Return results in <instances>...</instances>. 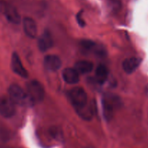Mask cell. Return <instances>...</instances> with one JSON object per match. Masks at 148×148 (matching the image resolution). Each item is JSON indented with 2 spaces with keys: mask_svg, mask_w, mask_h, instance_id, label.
<instances>
[{
  "mask_svg": "<svg viewBox=\"0 0 148 148\" xmlns=\"http://www.w3.org/2000/svg\"><path fill=\"white\" fill-rule=\"evenodd\" d=\"M120 105V100L119 97L115 95L108 94L102 98V108L104 118L109 121L113 119L116 110Z\"/></svg>",
  "mask_w": 148,
  "mask_h": 148,
  "instance_id": "1",
  "label": "cell"
},
{
  "mask_svg": "<svg viewBox=\"0 0 148 148\" xmlns=\"http://www.w3.org/2000/svg\"><path fill=\"white\" fill-rule=\"evenodd\" d=\"M8 97L15 105L20 106H27L32 103L26 92L18 84H12L8 89Z\"/></svg>",
  "mask_w": 148,
  "mask_h": 148,
  "instance_id": "2",
  "label": "cell"
},
{
  "mask_svg": "<svg viewBox=\"0 0 148 148\" xmlns=\"http://www.w3.org/2000/svg\"><path fill=\"white\" fill-rule=\"evenodd\" d=\"M26 92L31 102H40L45 96V90L43 85L36 80H33L26 84Z\"/></svg>",
  "mask_w": 148,
  "mask_h": 148,
  "instance_id": "3",
  "label": "cell"
},
{
  "mask_svg": "<svg viewBox=\"0 0 148 148\" xmlns=\"http://www.w3.org/2000/svg\"><path fill=\"white\" fill-rule=\"evenodd\" d=\"M68 98L76 110L83 108L88 103V97L86 91L79 86L72 88L68 92Z\"/></svg>",
  "mask_w": 148,
  "mask_h": 148,
  "instance_id": "4",
  "label": "cell"
},
{
  "mask_svg": "<svg viewBox=\"0 0 148 148\" xmlns=\"http://www.w3.org/2000/svg\"><path fill=\"white\" fill-rule=\"evenodd\" d=\"M15 104L9 97L2 96L0 97V115L4 118L12 117L15 114Z\"/></svg>",
  "mask_w": 148,
  "mask_h": 148,
  "instance_id": "5",
  "label": "cell"
},
{
  "mask_svg": "<svg viewBox=\"0 0 148 148\" xmlns=\"http://www.w3.org/2000/svg\"><path fill=\"white\" fill-rule=\"evenodd\" d=\"M1 11L10 23L19 24L21 22V18L18 10L11 5L3 3L1 5Z\"/></svg>",
  "mask_w": 148,
  "mask_h": 148,
  "instance_id": "6",
  "label": "cell"
},
{
  "mask_svg": "<svg viewBox=\"0 0 148 148\" xmlns=\"http://www.w3.org/2000/svg\"><path fill=\"white\" fill-rule=\"evenodd\" d=\"M11 68L13 72L23 78H27L28 76V71L23 66L19 55L14 52L11 58Z\"/></svg>",
  "mask_w": 148,
  "mask_h": 148,
  "instance_id": "7",
  "label": "cell"
},
{
  "mask_svg": "<svg viewBox=\"0 0 148 148\" xmlns=\"http://www.w3.org/2000/svg\"><path fill=\"white\" fill-rule=\"evenodd\" d=\"M45 67L50 71H57L62 66V60L55 55H48L44 59Z\"/></svg>",
  "mask_w": 148,
  "mask_h": 148,
  "instance_id": "8",
  "label": "cell"
},
{
  "mask_svg": "<svg viewBox=\"0 0 148 148\" xmlns=\"http://www.w3.org/2000/svg\"><path fill=\"white\" fill-rule=\"evenodd\" d=\"M53 39L50 33L45 31L38 39V47L42 52H46L52 47Z\"/></svg>",
  "mask_w": 148,
  "mask_h": 148,
  "instance_id": "9",
  "label": "cell"
},
{
  "mask_svg": "<svg viewBox=\"0 0 148 148\" xmlns=\"http://www.w3.org/2000/svg\"><path fill=\"white\" fill-rule=\"evenodd\" d=\"M23 29L27 36L34 39L37 35V25L34 19L31 18H25L23 21Z\"/></svg>",
  "mask_w": 148,
  "mask_h": 148,
  "instance_id": "10",
  "label": "cell"
},
{
  "mask_svg": "<svg viewBox=\"0 0 148 148\" xmlns=\"http://www.w3.org/2000/svg\"><path fill=\"white\" fill-rule=\"evenodd\" d=\"M62 78L68 84H76L79 82V73L75 68H67L62 71Z\"/></svg>",
  "mask_w": 148,
  "mask_h": 148,
  "instance_id": "11",
  "label": "cell"
},
{
  "mask_svg": "<svg viewBox=\"0 0 148 148\" xmlns=\"http://www.w3.org/2000/svg\"><path fill=\"white\" fill-rule=\"evenodd\" d=\"M141 64V59L138 58H129L125 60L122 64L123 71L127 74H132L139 68Z\"/></svg>",
  "mask_w": 148,
  "mask_h": 148,
  "instance_id": "12",
  "label": "cell"
},
{
  "mask_svg": "<svg viewBox=\"0 0 148 148\" xmlns=\"http://www.w3.org/2000/svg\"><path fill=\"white\" fill-rule=\"evenodd\" d=\"M94 65L91 61L89 60H79L75 65V69L79 74L89 73L93 70Z\"/></svg>",
  "mask_w": 148,
  "mask_h": 148,
  "instance_id": "13",
  "label": "cell"
},
{
  "mask_svg": "<svg viewBox=\"0 0 148 148\" xmlns=\"http://www.w3.org/2000/svg\"><path fill=\"white\" fill-rule=\"evenodd\" d=\"M78 114L84 120H91L93 118L95 113V108L92 103L88 102L83 108L76 110Z\"/></svg>",
  "mask_w": 148,
  "mask_h": 148,
  "instance_id": "14",
  "label": "cell"
},
{
  "mask_svg": "<svg viewBox=\"0 0 148 148\" xmlns=\"http://www.w3.org/2000/svg\"><path fill=\"white\" fill-rule=\"evenodd\" d=\"M108 74H109V72L105 65H98L95 71V79H96L97 83L100 84L105 83L106 81L108 80Z\"/></svg>",
  "mask_w": 148,
  "mask_h": 148,
  "instance_id": "15",
  "label": "cell"
},
{
  "mask_svg": "<svg viewBox=\"0 0 148 148\" xmlns=\"http://www.w3.org/2000/svg\"><path fill=\"white\" fill-rule=\"evenodd\" d=\"M81 47L82 48L84 52H95V53L99 54L100 52H102V51H101L99 49L97 45L94 42L90 40H83L80 43Z\"/></svg>",
  "mask_w": 148,
  "mask_h": 148,
  "instance_id": "16",
  "label": "cell"
},
{
  "mask_svg": "<svg viewBox=\"0 0 148 148\" xmlns=\"http://www.w3.org/2000/svg\"><path fill=\"white\" fill-rule=\"evenodd\" d=\"M0 148H10V147H1Z\"/></svg>",
  "mask_w": 148,
  "mask_h": 148,
  "instance_id": "17",
  "label": "cell"
}]
</instances>
